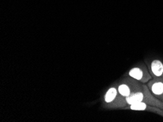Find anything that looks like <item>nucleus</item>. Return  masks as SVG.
I'll use <instances>...</instances> for the list:
<instances>
[{"mask_svg": "<svg viewBox=\"0 0 163 122\" xmlns=\"http://www.w3.org/2000/svg\"><path fill=\"white\" fill-rule=\"evenodd\" d=\"M126 101L127 105H132L137 102H145L150 105L154 106L163 109V102L157 98L152 94L148 86L143 83V89L138 91L135 94L126 97Z\"/></svg>", "mask_w": 163, "mask_h": 122, "instance_id": "f257e3e1", "label": "nucleus"}, {"mask_svg": "<svg viewBox=\"0 0 163 122\" xmlns=\"http://www.w3.org/2000/svg\"><path fill=\"white\" fill-rule=\"evenodd\" d=\"M127 105L126 97H123L119 92L116 85L110 87L104 94L102 102L104 108L108 109H119L124 108Z\"/></svg>", "mask_w": 163, "mask_h": 122, "instance_id": "f03ea898", "label": "nucleus"}, {"mask_svg": "<svg viewBox=\"0 0 163 122\" xmlns=\"http://www.w3.org/2000/svg\"><path fill=\"white\" fill-rule=\"evenodd\" d=\"M116 86L119 92L123 97H127L138 91L141 90L143 89V83L128 76L121 79L119 83L116 84Z\"/></svg>", "mask_w": 163, "mask_h": 122, "instance_id": "7ed1b4c3", "label": "nucleus"}, {"mask_svg": "<svg viewBox=\"0 0 163 122\" xmlns=\"http://www.w3.org/2000/svg\"><path fill=\"white\" fill-rule=\"evenodd\" d=\"M127 75L142 83H148L149 80L152 79V76L149 73L148 67L144 64H140L133 67L128 72Z\"/></svg>", "mask_w": 163, "mask_h": 122, "instance_id": "20e7f679", "label": "nucleus"}, {"mask_svg": "<svg viewBox=\"0 0 163 122\" xmlns=\"http://www.w3.org/2000/svg\"><path fill=\"white\" fill-rule=\"evenodd\" d=\"M147 86L152 94L163 102V78L152 79Z\"/></svg>", "mask_w": 163, "mask_h": 122, "instance_id": "39448f33", "label": "nucleus"}, {"mask_svg": "<svg viewBox=\"0 0 163 122\" xmlns=\"http://www.w3.org/2000/svg\"><path fill=\"white\" fill-rule=\"evenodd\" d=\"M124 108L129 110H132V111H148V112H152L154 113H157V114L162 116L163 109L161 108L154 107V106L146 104L145 102H137L134 103V104L129 105V106H127Z\"/></svg>", "mask_w": 163, "mask_h": 122, "instance_id": "423d86ee", "label": "nucleus"}, {"mask_svg": "<svg viewBox=\"0 0 163 122\" xmlns=\"http://www.w3.org/2000/svg\"><path fill=\"white\" fill-rule=\"evenodd\" d=\"M147 67L152 78H163V61L161 60H152L147 62Z\"/></svg>", "mask_w": 163, "mask_h": 122, "instance_id": "0eeeda50", "label": "nucleus"}, {"mask_svg": "<svg viewBox=\"0 0 163 122\" xmlns=\"http://www.w3.org/2000/svg\"><path fill=\"white\" fill-rule=\"evenodd\" d=\"M162 116H163V113H162Z\"/></svg>", "mask_w": 163, "mask_h": 122, "instance_id": "6e6552de", "label": "nucleus"}]
</instances>
